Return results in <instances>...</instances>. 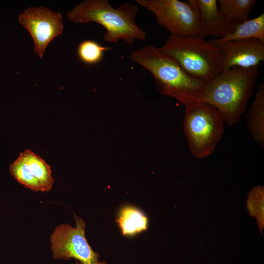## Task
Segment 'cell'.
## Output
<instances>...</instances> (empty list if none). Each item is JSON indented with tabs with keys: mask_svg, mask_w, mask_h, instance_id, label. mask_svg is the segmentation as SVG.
<instances>
[{
	"mask_svg": "<svg viewBox=\"0 0 264 264\" xmlns=\"http://www.w3.org/2000/svg\"><path fill=\"white\" fill-rule=\"evenodd\" d=\"M221 52V72L233 67L249 68L258 66L264 61V42L256 39L214 43Z\"/></svg>",
	"mask_w": 264,
	"mask_h": 264,
	"instance_id": "30bf717a",
	"label": "cell"
},
{
	"mask_svg": "<svg viewBox=\"0 0 264 264\" xmlns=\"http://www.w3.org/2000/svg\"><path fill=\"white\" fill-rule=\"evenodd\" d=\"M124 236H133L148 228V219L138 208L132 206H124L120 211L116 220Z\"/></svg>",
	"mask_w": 264,
	"mask_h": 264,
	"instance_id": "5bb4252c",
	"label": "cell"
},
{
	"mask_svg": "<svg viewBox=\"0 0 264 264\" xmlns=\"http://www.w3.org/2000/svg\"><path fill=\"white\" fill-rule=\"evenodd\" d=\"M137 4L152 12L159 25L170 36H198L199 17L197 0H136Z\"/></svg>",
	"mask_w": 264,
	"mask_h": 264,
	"instance_id": "8992f818",
	"label": "cell"
},
{
	"mask_svg": "<svg viewBox=\"0 0 264 264\" xmlns=\"http://www.w3.org/2000/svg\"><path fill=\"white\" fill-rule=\"evenodd\" d=\"M258 66L233 67L205 82L197 102L216 108L224 122L231 126L244 113L255 88Z\"/></svg>",
	"mask_w": 264,
	"mask_h": 264,
	"instance_id": "6da1fadb",
	"label": "cell"
},
{
	"mask_svg": "<svg viewBox=\"0 0 264 264\" xmlns=\"http://www.w3.org/2000/svg\"><path fill=\"white\" fill-rule=\"evenodd\" d=\"M130 58L152 74L163 94L175 98L185 106L197 101L205 82L188 74L158 48L145 45L132 52Z\"/></svg>",
	"mask_w": 264,
	"mask_h": 264,
	"instance_id": "3957f363",
	"label": "cell"
},
{
	"mask_svg": "<svg viewBox=\"0 0 264 264\" xmlns=\"http://www.w3.org/2000/svg\"><path fill=\"white\" fill-rule=\"evenodd\" d=\"M158 49L188 74L205 82L221 72L222 57L220 48L198 36H170Z\"/></svg>",
	"mask_w": 264,
	"mask_h": 264,
	"instance_id": "277c9868",
	"label": "cell"
},
{
	"mask_svg": "<svg viewBox=\"0 0 264 264\" xmlns=\"http://www.w3.org/2000/svg\"><path fill=\"white\" fill-rule=\"evenodd\" d=\"M137 6L125 2L114 8L108 0H85L77 4L67 14L68 19L76 23L90 22L104 27V40L116 43L120 40L131 44L136 40L144 41L147 33L136 22Z\"/></svg>",
	"mask_w": 264,
	"mask_h": 264,
	"instance_id": "7a4b0ae2",
	"label": "cell"
},
{
	"mask_svg": "<svg viewBox=\"0 0 264 264\" xmlns=\"http://www.w3.org/2000/svg\"><path fill=\"white\" fill-rule=\"evenodd\" d=\"M62 15L43 7H29L19 16L21 24L28 31L34 44V50L42 58L47 46L62 34Z\"/></svg>",
	"mask_w": 264,
	"mask_h": 264,
	"instance_id": "ba28073f",
	"label": "cell"
},
{
	"mask_svg": "<svg viewBox=\"0 0 264 264\" xmlns=\"http://www.w3.org/2000/svg\"><path fill=\"white\" fill-rule=\"evenodd\" d=\"M110 49V47L103 46L95 41L87 40L78 44L77 54L83 63L92 65L99 63L102 60L105 52Z\"/></svg>",
	"mask_w": 264,
	"mask_h": 264,
	"instance_id": "2e32d148",
	"label": "cell"
},
{
	"mask_svg": "<svg viewBox=\"0 0 264 264\" xmlns=\"http://www.w3.org/2000/svg\"><path fill=\"white\" fill-rule=\"evenodd\" d=\"M76 226L63 224L57 227L50 237L53 258L67 260L74 258L83 264H96L99 255L88 244L85 237L86 223L74 215Z\"/></svg>",
	"mask_w": 264,
	"mask_h": 264,
	"instance_id": "52a82bcc",
	"label": "cell"
},
{
	"mask_svg": "<svg viewBox=\"0 0 264 264\" xmlns=\"http://www.w3.org/2000/svg\"><path fill=\"white\" fill-rule=\"evenodd\" d=\"M256 39L264 42V13L247 20L235 27L234 31L221 39L209 40L214 43Z\"/></svg>",
	"mask_w": 264,
	"mask_h": 264,
	"instance_id": "4fadbf2b",
	"label": "cell"
},
{
	"mask_svg": "<svg viewBox=\"0 0 264 264\" xmlns=\"http://www.w3.org/2000/svg\"><path fill=\"white\" fill-rule=\"evenodd\" d=\"M249 131L254 140L264 147V84L261 83L246 117Z\"/></svg>",
	"mask_w": 264,
	"mask_h": 264,
	"instance_id": "7c38bea8",
	"label": "cell"
},
{
	"mask_svg": "<svg viewBox=\"0 0 264 264\" xmlns=\"http://www.w3.org/2000/svg\"><path fill=\"white\" fill-rule=\"evenodd\" d=\"M255 0H219V11L235 27L249 19Z\"/></svg>",
	"mask_w": 264,
	"mask_h": 264,
	"instance_id": "9a60e30c",
	"label": "cell"
},
{
	"mask_svg": "<svg viewBox=\"0 0 264 264\" xmlns=\"http://www.w3.org/2000/svg\"><path fill=\"white\" fill-rule=\"evenodd\" d=\"M199 9L198 37L221 39L231 33L235 26L219 10L216 0H197Z\"/></svg>",
	"mask_w": 264,
	"mask_h": 264,
	"instance_id": "8fae6325",
	"label": "cell"
},
{
	"mask_svg": "<svg viewBox=\"0 0 264 264\" xmlns=\"http://www.w3.org/2000/svg\"><path fill=\"white\" fill-rule=\"evenodd\" d=\"M224 122L209 104L196 102L185 106L184 130L193 156L201 159L212 154L222 136Z\"/></svg>",
	"mask_w": 264,
	"mask_h": 264,
	"instance_id": "5b68a950",
	"label": "cell"
},
{
	"mask_svg": "<svg viewBox=\"0 0 264 264\" xmlns=\"http://www.w3.org/2000/svg\"><path fill=\"white\" fill-rule=\"evenodd\" d=\"M9 171L19 183L35 191H49L54 183L50 166L30 150L20 154Z\"/></svg>",
	"mask_w": 264,
	"mask_h": 264,
	"instance_id": "9c48e42d",
	"label": "cell"
},
{
	"mask_svg": "<svg viewBox=\"0 0 264 264\" xmlns=\"http://www.w3.org/2000/svg\"><path fill=\"white\" fill-rule=\"evenodd\" d=\"M246 202L247 211L251 216L257 219L262 234L264 227V187L262 186L253 187L248 194Z\"/></svg>",
	"mask_w": 264,
	"mask_h": 264,
	"instance_id": "e0dca14e",
	"label": "cell"
},
{
	"mask_svg": "<svg viewBox=\"0 0 264 264\" xmlns=\"http://www.w3.org/2000/svg\"><path fill=\"white\" fill-rule=\"evenodd\" d=\"M79 264H83L82 263H80ZM106 264V262H98L97 264Z\"/></svg>",
	"mask_w": 264,
	"mask_h": 264,
	"instance_id": "ac0fdd59",
	"label": "cell"
}]
</instances>
